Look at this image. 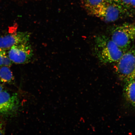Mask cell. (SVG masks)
Here are the masks:
<instances>
[{"label":"cell","mask_w":135,"mask_h":135,"mask_svg":"<svg viewBox=\"0 0 135 135\" xmlns=\"http://www.w3.org/2000/svg\"><path fill=\"white\" fill-rule=\"evenodd\" d=\"M94 41L95 55L103 64L116 63L124 53L110 37L105 35H98Z\"/></svg>","instance_id":"obj_1"},{"label":"cell","mask_w":135,"mask_h":135,"mask_svg":"<svg viewBox=\"0 0 135 135\" xmlns=\"http://www.w3.org/2000/svg\"><path fill=\"white\" fill-rule=\"evenodd\" d=\"M87 11L90 15L108 22L115 21L122 18L128 11L122 6L107 2Z\"/></svg>","instance_id":"obj_2"},{"label":"cell","mask_w":135,"mask_h":135,"mask_svg":"<svg viewBox=\"0 0 135 135\" xmlns=\"http://www.w3.org/2000/svg\"><path fill=\"white\" fill-rule=\"evenodd\" d=\"M115 68L118 77L124 82L135 79V46L124 52Z\"/></svg>","instance_id":"obj_3"},{"label":"cell","mask_w":135,"mask_h":135,"mask_svg":"<svg viewBox=\"0 0 135 135\" xmlns=\"http://www.w3.org/2000/svg\"><path fill=\"white\" fill-rule=\"evenodd\" d=\"M110 38L124 53L135 40V23H125L116 27Z\"/></svg>","instance_id":"obj_4"},{"label":"cell","mask_w":135,"mask_h":135,"mask_svg":"<svg viewBox=\"0 0 135 135\" xmlns=\"http://www.w3.org/2000/svg\"><path fill=\"white\" fill-rule=\"evenodd\" d=\"M9 58L13 63L25 64L30 61L33 51L29 42L13 45L8 52Z\"/></svg>","instance_id":"obj_5"},{"label":"cell","mask_w":135,"mask_h":135,"mask_svg":"<svg viewBox=\"0 0 135 135\" xmlns=\"http://www.w3.org/2000/svg\"><path fill=\"white\" fill-rule=\"evenodd\" d=\"M19 101L16 94L3 90L0 92V115L12 113L18 109Z\"/></svg>","instance_id":"obj_6"},{"label":"cell","mask_w":135,"mask_h":135,"mask_svg":"<svg viewBox=\"0 0 135 135\" xmlns=\"http://www.w3.org/2000/svg\"><path fill=\"white\" fill-rule=\"evenodd\" d=\"M30 33L26 32H18L0 36V49H10L13 45L29 42Z\"/></svg>","instance_id":"obj_7"},{"label":"cell","mask_w":135,"mask_h":135,"mask_svg":"<svg viewBox=\"0 0 135 135\" xmlns=\"http://www.w3.org/2000/svg\"><path fill=\"white\" fill-rule=\"evenodd\" d=\"M125 83L124 89L125 98L130 104L135 108V79Z\"/></svg>","instance_id":"obj_8"},{"label":"cell","mask_w":135,"mask_h":135,"mask_svg":"<svg viewBox=\"0 0 135 135\" xmlns=\"http://www.w3.org/2000/svg\"><path fill=\"white\" fill-rule=\"evenodd\" d=\"M13 73L9 67L4 66L0 69V80L4 83H9L14 80Z\"/></svg>","instance_id":"obj_9"},{"label":"cell","mask_w":135,"mask_h":135,"mask_svg":"<svg viewBox=\"0 0 135 135\" xmlns=\"http://www.w3.org/2000/svg\"><path fill=\"white\" fill-rule=\"evenodd\" d=\"M82 1L86 11L106 2L105 0H82Z\"/></svg>","instance_id":"obj_10"},{"label":"cell","mask_w":135,"mask_h":135,"mask_svg":"<svg viewBox=\"0 0 135 135\" xmlns=\"http://www.w3.org/2000/svg\"><path fill=\"white\" fill-rule=\"evenodd\" d=\"M12 62L4 50L0 49V66L4 65L9 67L12 65Z\"/></svg>","instance_id":"obj_11"},{"label":"cell","mask_w":135,"mask_h":135,"mask_svg":"<svg viewBox=\"0 0 135 135\" xmlns=\"http://www.w3.org/2000/svg\"><path fill=\"white\" fill-rule=\"evenodd\" d=\"M122 6L125 9L128 11V9H130L131 7V0H120Z\"/></svg>","instance_id":"obj_12"},{"label":"cell","mask_w":135,"mask_h":135,"mask_svg":"<svg viewBox=\"0 0 135 135\" xmlns=\"http://www.w3.org/2000/svg\"><path fill=\"white\" fill-rule=\"evenodd\" d=\"M6 124L4 121L0 119V135H4L6 133Z\"/></svg>","instance_id":"obj_13"},{"label":"cell","mask_w":135,"mask_h":135,"mask_svg":"<svg viewBox=\"0 0 135 135\" xmlns=\"http://www.w3.org/2000/svg\"><path fill=\"white\" fill-rule=\"evenodd\" d=\"M105 1L108 2L120 5L123 7L120 0H105Z\"/></svg>","instance_id":"obj_14"},{"label":"cell","mask_w":135,"mask_h":135,"mask_svg":"<svg viewBox=\"0 0 135 135\" xmlns=\"http://www.w3.org/2000/svg\"><path fill=\"white\" fill-rule=\"evenodd\" d=\"M131 7L135 8V0H131Z\"/></svg>","instance_id":"obj_15"},{"label":"cell","mask_w":135,"mask_h":135,"mask_svg":"<svg viewBox=\"0 0 135 135\" xmlns=\"http://www.w3.org/2000/svg\"><path fill=\"white\" fill-rule=\"evenodd\" d=\"M3 90H4V87L1 84H0V92L2 91Z\"/></svg>","instance_id":"obj_16"}]
</instances>
